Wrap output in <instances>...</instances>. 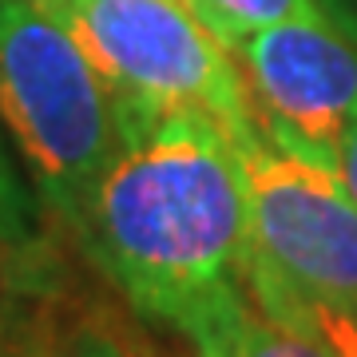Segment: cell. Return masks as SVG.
<instances>
[{
  "mask_svg": "<svg viewBox=\"0 0 357 357\" xmlns=\"http://www.w3.org/2000/svg\"><path fill=\"white\" fill-rule=\"evenodd\" d=\"M250 206L246 266L357 321V199L337 171L250 131L234 139Z\"/></svg>",
  "mask_w": 357,
  "mask_h": 357,
  "instance_id": "cell-4",
  "label": "cell"
},
{
  "mask_svg": "<svg viewBox=\"0 0 357 357\" xmlns=\"http://www.w3.org/2000/svg\"><path fill=\"white\" fill-rule=\"evenodd\" d=\"M187 4L230 52L238 48L250 32H258V28L326 13L318 0H187Z\"/></svg>",
  "mask_w": 357,
  "mask_h": 357,
  "instance_id": "cell-8",
  "label": "cell"
},
{
  "mask_svg": "<svg viewBox=\"0 0 357 357\" xmlns=\"http://www.w3.org/2000/svg\"><path fill=\"white\" fill-rule=\"evenodd\" d=\"M326 4H330V8H326V16L357 40V0H326Z\"/></svg>",
  "mask_w": 357,
  "mask_h": 357,
  "instance_id": "cell-12",
  "label": "cell"
},
{
  "mask_svg": "<svg viewBox=\"0 0 357 357\" xmlns=\"http://www.w3.org/2000/svg\"><path fill=\"white\" fill-rule=\"evenodd\" d=\"M0 119L40 199L79 230L123 119L88 52L32 0H0Z\"/></svg>",
  "mask_w": 357,
  "mask_h": 357,
  "instance_id": "cell-2",
  "label": "cell"
},
{
  "mask_svg": "<svg viewBox=\"0 0 357 357\" xmlns=\"http://www.w3.org/2000/svg\"><path fill=\"white\" fill-rule=\"evenodd\" d=\"M178 333L195 357H333L326 337L302 314V302L282 286L266 290L258 306L243 282L206 302Z\"/></svg>",
  "mask_w": 357,
  "mask_h": 357,
  "instance_id": "cell-6",
  "label": "cell"
},
{
  "mask_svg": "<svg viewBox=\"0 0 357 357\" xmlns=\"http://www.w3.org/2000/svg\"><path fill=\"white\" fill-rule=\"evenodd\" d=\"M36 234V206L24 195L20 178H16V167L0 143V243L13 246V250H24Z\"/></svg>",
  "mask_w": 357,
  "mask_h": 357,
  "instance_id": "cell-9",
  "label": "cell"
},
{
  "mask_svg": "<svg viewBox=\"0 0 357 357\" xmlns=\"http://www.w3.org/2000/svg\"><path fill=\"white\" fill-rule=\"evenodd\" d=\"M79 238L139 318L183 330L246 282L250 206L234 135L195 112L128 119Z\"/></svg>",
  "mask_w": 357,
  "mask_h": 357,
  "instance_id": "cell-1",
  "label": "cell"
},
{
  "mask_svg": "<svg viewBox=\"0 0 357 357\" xmlns=\"http://www.w3.org/2000/svg\"><path fill=\"white\" fill-rule=\"evenodd\" d=\"M302 302V298H298ZM302 314L314 321V330L326 337V345L333 349V357H357V321L337 314V310H326V306H310L302 302Z\"/></svg>",
  "mask_w": 357,
  "mask_h": 357,
  "instance_id": "cell-10",
  "label": "cell"
},
{
  "mask_svg": "<svg viewBox=\"0 0 357 357\" xmlns=\"http://www.w3.org/2000/svg\"><path fill=\"white\" fill-rule=\"evenodd\" d=\"M4 357H143L139 342L107 314H60L16 337Z\"/></svg>",
  "mask_w": 357,
  "mask_h": 357,
  "instance_id": "cell-7",
  "label": "cell"
},
{
  "mask_svg": "<svg viewBox=\"0 0 357 357\" xmlns=\"http://www.w3.org/2000/svg\"><path fill=\"white\" fill-rule=\"evenodd\" d=\"M52 16L88 52L123 123L195 112L234 139L258 131L234 52L187 0H60Z\"/></svg>",
  "mask_w": 357,
  "mask_h": 357,
  "instance_id": "cell-3",
  "label": "cell"
},
{
  "mask_svg": "<svg viewBox=\"0 0 357 357\" xmlns=\"http://www.w3.org/2000/svg\"><path fill=\"white\" fill-rule=\"evenodd\" d=\"M337 175H342V183L349 187V195L357 199V123L349 128V135H345V143H342V155H337Z\"/></svg>",
  "mask_w": 357,
  "mask_h": 357,
  "instance_id": "cell-11",
  "label": "cell"
},
{
  "mask_svg": "<svg viewBox=\"0 0 357 357\" xmlns=\"http://www.w3.org/2000/svg\"><path fill=\"white\" fill-rule=\"evenodd\" d=\"M250 112L282 151L337 171L357 123V40L326 13L258 28L234 48Z\"/></svg>",
  "mask_w": 357,
  "mask_h": 357,
  "instance_id": "cell-5",
  "label": "cell"
},
{
  "mask_svg": "<svg viewBox=\"0 0 357 357\" xmlns=\"http://www.w3.org/2000/svg\"><path fill=\"white\" fill-rule=\"evenodd\" d=\"M32 4H40V8H44V13H52V8H56V4H60V0H32Z\"/></svg>",
  "mask_w": 357,
  "mask_h": 357,
  "instance_id": "cell-13",
  "label": "cell"
}]
</instances>
